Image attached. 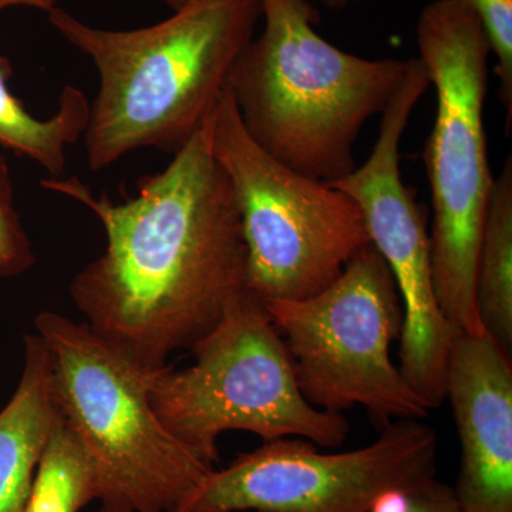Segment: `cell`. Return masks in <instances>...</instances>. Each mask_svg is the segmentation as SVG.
I'll use <instances>...</instances> for the list:
<instances>
[{"label": "cell", "instance_id": "1", "mask_svg": "<svg viewBox=\"0 0 512 512\" xmlns=\"http://www.w3.org/2000/svg\"><path fill=\"white\" fill-rule=\"evenodd\" d=\"M211 120L126 201L96 197L77 177L40 183L103 225L106 249L74 276L70 298L93 333L146 372L191 349L247 289V249Z\"/></svg>", "mask_w": 512, "mask_h": 512}, {"label": "cell", "instance_id": "2", "mask_svg": "<svg viewBox=\"0 0 512 512\" xmlns=\"http://www.w3.org/2000/svg\"><path fill=\"white\" fill-rule=\"evenodd\" d=\"M264 0H191L147 28L87 25L59 6L52 28L99 73L83 138L93 173L143 148L178 153L210 119Z\"/></svg>", "mask_w": 512, "mask_h": 512}, {"label": "cell", "instance_id": "3", "mask_svg": "<svg viewBox=\"0 0 512 512\" xmlns=\"http://www.w3.org/2000/svg\"><path fill=\"white\" fill-rule=\"evenodd\" d=\"M264 29L244 47L228 87L249 137L296 173L330 184L357 167L363 126L383 114L409 59H365L315 30L306 0H264Z\"/></svg>", "mask_w": 512, "mask_h": 512}, {"label": "cell", "instance_id": "4", "mask_svg": "<svg viewBox=\"0 0 512 512\" xmlns=\"http://www.w3.org/2000/svg\"><path fill=\"white\" fill-rule=\"evenodd\" d=\"M416 39L437 96L436 121L424 148L437 302L454 333L480 332L477 256L495 180L484 127L490 46L467 0L427 5Z\"/></svg>", "mask_w": 512, "mask_h": 512}, {"label": "cell", "instance_id": "5", "mask_svg": "<svg viewBox=\"0 0 512 512\" xmlns=\"http://www.w3.org/2000/svg\"><path fill=\"white\" fill-rule=\"evenodd\" d=\"M52 367L57 409L92 461L100 512H177L214 468L165 429L150 375L86 323L35 319Z\"/></svg>", "mask_w": 512, "mask_h": 512}, {"label": "cell", "instance_id": "6", "mask_svg": "<svg viewBox=\"0 0 512 512\" xmlns=\"http://www.w3.org/2000/svg\"><path fill=\"white\" fill-rule=\"evenodd\" d=\"M190 350V367L151 373L150 400L165 429L210 466L220 463L218 440L227 431L329 448L348 439L343 414L316 409L303 397L284 339L247 289Z\"/></svg>", "mask_w": 512, "mask_h": 512}, {"label": "cell", "instance_id": "7", "mask_svg": "<svg viewBox=\"0 0 512 512\" xmlns=\"http://www.w3.org/2000/svg\"><path fill=\"white\" fill-rule=\"evenodd\" d=\"M211 146L237 204L245 285L259 301L315 295L370 244L350 195L296 173L249 137L228 86L212 113Z\"/></svg>", "mask_w": 512, "mask_h": 512}, {"label": "cell", "instance_id": "8", "mask_svg": "<svg viewBox=\"0 0 512 512\" xmlns=\"http://www.w3.org/2000/svg\"><path fill=\"white\" fill-rule=\"evenodd\" d=\"M262 303L284 339L303 397L316 409L342 414L359 406L380 427L429 416L390 355L402 335L403 305L372 244L315 295Z\"/></svg>", "mask_w": 512, "mask_h": 512}, {"label": "cell", "instance_id": "9", "mask_svg": "<svg viewBox=\"0 0 512 512\" xmlns=\"http://www.w3.org/2000/svg\"><path fill=\"white\" fill-rule=\"evenodd\" d=\"M439 436L423 420L382 427L365 447L320 453L311 441H266L214 468L177 512H367L436 477Z\"/></svg>", "mask_w": 512, "mask_h": 512}, {"label": "cell", "instance_id": "10", "mask_svg": "<svg viewBox=\"0 0 512 512\" xmlns=\"http://www.w3.org/2000/svg\"><path fill=\"white\" fill-rule=\"evenodd\" d=\"M430 86L419 57L409 59L402 86L382 114L372 154L352 173L329 185L357 202L370 244L392 272L403 305L399 369L417 396L434 410L444 402L454 332L437 302L423 211L400 171V141L414 107Z\"/></svg>", "mask_w": 512, "mask_h": 512}, {"label": "cell", "instance_id": "11", "mask_svg": "<svg viewBox=\"0 0 512 512\" xmlns=\"http://www.w3.org/2000/svg\"><path fill=\"white\" fill-rule=\"evenodd\" d=\"M444 399L461 446V512H512V365L485 330L454 333Z\"/></svg>", "mask_w": 512, "mask_h": 512}, {"label": "cell", "instance_id": "12", "mask_svg": "<svg viewBox=\"0 0 512 512\" xmlns=\"http://www.w3.org/2000/svg\"><path fill=\"white\" fill-rule=\"evenodd\" d=\"M59 409L45 342L25 338L18 389L0 410V512H23Z\"/></svg>", "mask_w": 512, "mask_h": 512}, {"label": "cell", "instance_id": "13", "mask_svg": "<svg viewBox=\"0 0 512 512\" xmlns=\"http://www.w3.org/2000/svg\"><path fill=\"white\" fill-rule=\"evenodd\" d=\"M56 0H0V12L29 8L49 12ZM10 63L0 57V147L42 167L50 178L66 173V148L83 138L90 116V101L83 90L64 87L57 110L47 119L33 116L8 87Z\"/></svg>", "mask_w": 512, "mask_h": 512}, {"label": "cell", "instance_id": "14", "mask_svg": "<svg viewBox=\"0 0 512 512\" xmlns=\"http://www.w3.org/2000/svg\"><path fill=\"white\" fill-rule=\"evenodd\" d=\"M476 308L481 326L507 352L512 346V160L494 180L478 248Z\"/></svg>", "mask_w": 512, "mask_h": 512}, {"label": "cell", "instance_id": "15", "mask_svg": "<svg viewBox=\"0 0 512 512\" xmlns=\"http://www.w3.org/2000/svg\"><path fill=\"white\" fill-rule=\"evenodd\" d=\"M93 501L97 480L92 461L59 413L23 512H80Z\"/></svg>", "mask_w": 512, "mask_h": 512}, {"label": "cell", "instance_id": "16", "mask_svg": "<svg viewBox=\"0 0 512 512\" xmlns=\"http://www.w3.org/2000/svg\"><path fill=\"white\" fill-rule=\"evenodd\" d=\"M476 13L487 37L490 52L497 64L495 74L500 79V97L507 120V134L512 126V0H467Z\"/></svg>", "mask_w": 512, "mask_h": 512}, {"label": "cell", "instance_id": "17", "mask_svg": "<svg viewBox=\"0 0 512 512\" xmlns=\"http://www.w3.org/2000/svg\"><path fill=\"white\" fill-rule=\"evenodd\" d=\"M35 264L32 242L16 211L9 164L0 154V278L23 275Z\"/></svg>", "mask_w": 512, "mask_h": 512}, {"label": "cell", "instance_id": "18", "mask_svg": "<svg viewBox=\"0 0 512 512\" xmlns=\"http://www.w3.org/2000/svg\"><path fill=\"white\" fill-rule=\"evenodd\" d=\"M367 512H461L453 488L430 478L406 490L384 495Z\"/></svg>", "mask_w": 512, "mask_h": 512}, {"label": "cell", "instance_id": "19", "mask_svg": "<svg viewBox=\"0 0 512 512\" xmlns=\"http://www.w3.org/2000/svg\"><path fill=\"white\" fill-rule=\"evenodd\" d=\"M306 2L311 5L325 6L330 10H342L357 5V3L367 2V0H306Z\"/></svg>", "mask_w": 512, "mask_h": 512}, {"label": "cell", "instance_id": "20", "mask_svg": "<svg viewBox=\"0 0 512 512\" xmlns=\"http://www.w3.org/2000/svg\"><path fill=\"white\" fill-rule=\"evenodd\" d=\"M165 5L170 6L171 9L177 10L183 8L184 5H187L191 0H163Z\"/></svg>", "mask_w": 512, "mask_h": 512}]
</instances>
